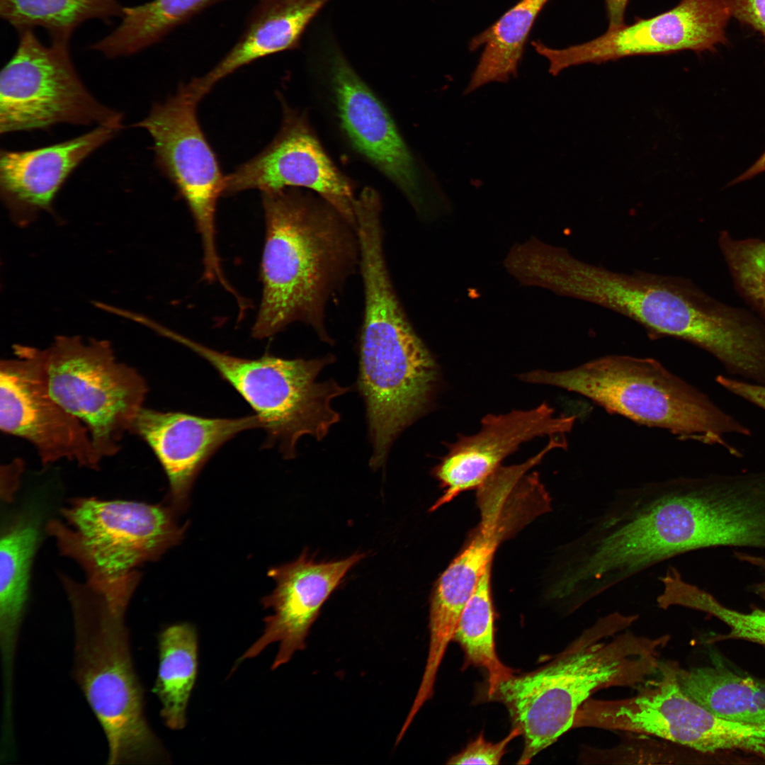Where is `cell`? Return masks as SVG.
Here are the masks:
<instances>
[{"mask_svg": "<svg viewBox=\"0 0 765 765\" xmlns=\"http://www.w3.org/2000/svg\"><path fill=\"white\" fill-rule=\"evenodd\" d=\"M262 295L251 334L264 339L301 322L332 344L327 308L360 268L356 226L299 188L262 192Z\"/></svg>", "mask_w": 765, "mask_h": 765, "instance_id": "6da1fadb", "label": "cell"}, {"mask_svg": "<svg viewBox=\"0 0 765 765\" xmlns=\"http://www.w3.org/2000/svg\"><path fill=\"white\" fill-rule=\"evenodd\" d=\"M636 614L599 618L542 667L514 674L489 698L503 703L523 737L518 764H526L572 729L577 712L594 693L637 688L659 671L669 636L646 637L628 630Z\"/></svg>", "mask_w": 765, "mask_h": 765, "instance_id": "7a4b0ae2", "label": "cell"}, {"mask_svg": "<svg viewBox=\"0 0 765 765\" xmlns=\"http://www.w3.org/2000/svg\"><path fill=\"white\" fill-rule=\"evenodd\" d=\"M361 273L364 307L358 387L373 446L370 465L377 468L398 435L426 408L437 368L402 307L387 261L369 259Z\"/></svg>", "mask_w": 765, "mask_h": 765, "instance_id": "3957f363", "label": "cell"}, {"mask_svg": "<svg viewBox=\"0 0 765 765\" xmlns=\"http://www.w3.org/2000/svg\"><path fill=\"white\" fill-rule=\"evenodd\" d=\"M520 379L577 393L610 412L681 439L720 446L735 457L742 453L728 436L752 434L708 395L650 358L608 355L565 370H533Z\"/></svg>", "mask_w": 765, "mask_h": 765, "instance_id": "277c9868", "label": "cell"}, {"mask_svg": "<svg viewBox=\"0 0 765 765\" xmlns=\"http://www.w3.org/2000/svg\"><path fill=\"white\" fill-rule=\"evenodd\" d=\"M74 674L105 733L108 764L164 763L166 753L144 712L125 616L90 591L72 592Z\"/></svg>", "mask_w": 765, "mask_h": 765, "instance_id": "5b68a950", "label": "cell"}, {"mask_svg": "<svg viewBox=\"0 0 765 765\" xmlns=\"http://www.w3.org/2000/svg\"><path fill=\"white\" fill-rule=\"evenodd\" d=\"M137 502L74 500L62 513L67 523L52 521L49 533L64 555L76 560L89 591L115 614L123 615L139 580L135 568L159 557L183 539L174 511Z\"/></svg>", "mask_w": 765, "mask_h": 765, "instance_id": "8992f818", "label": "cell"}, {"mask_svg": "<svg viewBox=\"0 0 765 765\" xmlns=\"http://www.w3.org/2000/svg\"><path fill=\"white\" fill-rule=\"evenodd\" d=\"M545 281L557 295L611 310L652 336L677 338L703 350L713 346L725 328L722 302L683 278L615 272L582 261L562 248L550 261Z\"/></svg>", "mask_w": 765, "mask_h": 765, "instance_id": "52a82bcc", "label": "cell"}, {"mask_svg": "<svg viewBox=\"0 0 765 765\" xmlns=\"http://www.w3.org/2000/svg\"><path fill=\"white\" fill-rule=\"evenodd\" d=\"M167 337L205 359L245 400L266 432V446L277 444L286 458L295 455L305 435L321 440L339 421L332 401L348 390L334 380L317 377L334 356L305 360L266 354L243 358L220 353L171 330Z\"/></svg>", "mask_w": 765, "mask_h": 765, "instance_id": "ba28073f", "label": "cell"}, {"mask_svg": "<svg viewBox=\"0 0 765 765\" xmlns=\"http://www.w3.org/2000/svg\"><path fill=\"white\" fill-rule=\"evenodd\" d=\"M320 57L329 107L347 144L395 185L420 217L431 221L449 215L450 200L339 47L327 45Z\"/></svg>", "mask_w": 765, "mask_h": 765, "instance_id": "9c48e42d", "label": "cell"}, {"mask_svg": "<svg viewBox=\"0 0 765 765\" xmlns=\"http://www.w3.org/2000/svg\"><path fill=\"white\" fill-rule=\"evenodd\" d=\"M40 353L52 397L86 425L101 459L117 453L143 407L145 380L107 340L57 336Z\"/></svg>", "mask_w": 765, "mask_h": 765, "instance_id": "30bf717a", "label": "cell"}, {"mask_svg": "<svg viewBox=\"0 0 765 765\" xmlns=\"http://www.w3.org/2000/svg\"><path fill=\"white\" fill-rule=\"evenodd\" d=\"M0 73V132L45 130L58 124L121 129L123 114L98 101L72 62L69 41L45 45L31 29Z\"/></svg>", "mask_w": 765, "mask_h": 765, "instance_id": "8fae6325", "label": "cell"}, {"mask_svg": "<svg viewBox=\"0 0 765 765\" xmlns=\"http://www.w3.org/2000/svg\"><path fill=\"white\" fill-rule=\"evenodd\" d=\"M630 697L589 698L579 708L572 729L599 728L647 734L701 752L745 749L749 725L720 718L689 698L679 687L670 662Z\"/></svg>", "mask_w": 765, "mask_h": 765, "instance_id": "7c38bea8", "label": "cell"}, {"mask_svg": "<svg viewBox=\"0 0 765 765\" xmlns=\"http://www.w3.org/2000/svg\"><path fill=\"white\" fill-rule=\"evenodd\" d=\"M198 103L180 86L176 94L155 103L135 126L151 135L157 166L193 217L202 240L204 278L223 285L227 281L217 251L215 220L225 176L198 120Z\"/></svg>", "mask_w": 765, "mask_h": 765, "instance_id": "4fadbf2b", "label": "cell"}, {"mask_svg": "<svg viewBox=\"0 0 765 765\" xmlns=\"http://www.w3.org/2000/svg\"><path fill=\"white\" fill-rule=\"evenodd\" d=\"M15 357L0 363V428L36 449L44 465L67 459L98 468L96 452L86 425L49 392L40 348L13 346Z\"/></svg>", "mask_w": 765, "mask_h": 765, "instance_id": "5bb4252c", "label": "cell"}, {"mask_svg": "<svg viewBox=\"0 0 765 765\" xmlns=\"http://www.w3.org/2000/svg\"><path fill=\"white\" fill-rule=\"evenodd\" d=\"M731 17L724 0H681L674 8L645 19L608 30L589 41L562 49L533 42L536 51L549 62L556 76L583 64H601L637 55L670 54L684 50L714 52L727 42Z\"/></svg>", "mask_w": 765, "mask_h": 765, "instance_id": "9a60e30c", "label": "cell"}, {"mask_svg": "<svg viewBox=\"0 0 765 765\" xmlns=\"http://www.w3.org/2000/svg\"><path fill=\"white\" fill-rule=\"evenodd\" d=\"M302 187L356 224L351 182L327 155L305 115L285 106L278 135L261 152L225 176L224 193Z\"/></svg>", "mask_w": 765, "mask_h": 765, "instance_id": "2e32d148", "label": "cell"}, {"mask_svg": "<svg viewBox=\"0 0 765 765\" xmlns=\"http://www.w3.org/2000/svg\"><path fill=\"white\" fill-rule=\"evenodd\" d=\"M365 554L354 553L339 560L317 562L305 550L294 561L272 567L268 575L276 582L272 593L262 603L273 614L264 618L262 635L240 657V663L259 654L271 643L279 648L272 669L288 662L305 648L306 640L320 609L347 572Z\"/></svg>", "mask_w": 765, "mask_h": 765, "instance_id": "e0dca14e", "label": "cell"}, {"mask_svg": "<svg viewBox=\"0 0 765 765\" xmlns=\"http://www.w3.org/2000/svg\"><path fill=\"white\" fill-rule=\"evenodd\" d=\"M575 421V416H555L545 402L528 410L485 416L481 429L449 444L447 454L434 468L433 475L445 492L431 510L464 491L479 488L521 443L538 436L563 435Z\"/></svg>", "mask_w": 765, "mask_h": 765, "instance_id": "ac0fdd59", "label": "cell"}, {"mask_svg": "<svg viewBox=\"0 0 765 765\" xmlns=\"http://www.w3.org/2000/svg\"><path fill=\"white\" fill-rule=\"evenodd\" d=\"M261 427L256 415L235 419L209 418L144 407L132 433L152 450L169 483L172 506L186 509L193 484L210 457L237 434Z\"/></svg>", "mask_w": 765, "mask_h": 765, "instance_id": "d6986e66", "label": "cell"}, {"mask_svg": "<svg viewBox=\"0 0 765 765\" xmlns=\"http://www.w3.org/2000/svg\"><path fill=\"white\" fill-rule=\"evenodd\" d=\"M120 129L96 126L72 139L23 151L1 149L0 196L11 220L26 227L52 212L55 198L72 172Z\"/></svg>", "mask_w": 765, "mask_h": 765, "instance_id": "ffe728a7", "label": "cell"}, {"mask_svg": "<svg viewBox=\"0 0 765 765\" xmlns=\"http://www.w3.org/2000/svg\"><path fill=\"white\" fill-rule=\"evenodd\" d=\"M481 521L470 543L440 576L433 590L429 611V645L426 665L440 667L460 615L494 552L506 533L504 509L507 494L491 489L480 494Z\"/></svg>", "mask_w": 765, "mask_h": 765, "instance_id": "44dd1931", "label": "cell"}, {"mask_svg": "<svg viewBox=\"0 0 765 765\" xmlns=\"http://www.w3.org/2000/svg\"><path fill=\"white\" fill-rule=\"evenodd\" d=\"M332 0H258L242 34L208 72L184 84L200 101L219 81L262 57L299 47L306 28Z\"/></svg>", "mask_w": 765, "mask_h": 765, "instance_id": "7402d4cb", "label": "cell"}, {"mask_svg": "<svg viewBox=\"0 0 765 765\" xmlns=\"http://www.w3.org/2000/svg\"><path fill=\"white\" fill-rule=\"evenodd\" d=\"M40 518L26 510L4 528L0 542V642L4 684L12 685L13 660L28 599Z\"/></svg>", "mask_w": 765, "mask_h": 765, "instance_id": "603a6c76", "label": "cell"}, {"mask_svg": "<svg viewBox=\"0 0 765 765\" xmlns=\"http://www.w3.org/2000/svg\"><path fill=\"white\" fill-rule=\"evenodd\" d=\"M670 664L681 689L710 713L735 722L765 724V683L720 664L688 669Z\"/></svg>", "mask_w": 765, "mask_h": 765, "instance_id": "cb8c5ba5", "label": "cell"}, {"mask_svg": "<svg viewBox=\"0 0 765 765\" xmlns=\"http://www.w3.org/2000/svg\"><path fill=\"white\" fill-rule=\"evenodd\" d=\"M548 0H521L492 26L475 36L471 50L484 46L464 95L490 82H506L517 74L528 35Z\"/></svg>", "mask_w": 765, "mask_h": 765, "instance_id": "d4e9b609", "label": "cell"}, {"mask_svg": "<svg viewBox=\"0 0 765 765\" xmlns=\"http://www.w3.org/2000/svg\"><path fill=\"white\" fill-rule=\"evenodd\" d=\"M198 671V637L188 623L165 628L159 636V668L153 692L161 717L174 730L186 725V709Z\"/></svg>", "mask_w": 765, "mask_h": 765, "instance_id": "484cf974", "label": "cell"}, {"mask_svg": "<svg viewBox=\"0 0 765 765\" xmlns=\"http://www.w3.org/2000/svg\"><path fill=\"white\" fill-rule=\"evenodd\" d=\"M215 0H152L124 6L122 21L91 46L108 58L137 53L162 40Z\"/></svg>", "mask_w": 765, "mask_h": 765, "instance_id": "4316f807", "label": "cell"}, {"mask_svg": "<svg viewBox=\"0 0 765 765\" xmlns=\"http://www.w3.org/2000/svg\"><path fill=\"white\" fill-rule=\"evenodd\" d=\"M120 0H0V16L18 31L41 27L52 40L69 41L86 21L121 17Z\"/></svg>", "mask_w": 765, "mask_h": 765, "instance_id": "83f0119b", "label": "cell"}, {"mask_svg": "<svg viewBox=\"0 0 765 765\" xmlns=\"http://www.w3.org/2000/svg\"><path fill=\"white\" fill-rule=\"evenodd\" d=\"M490 565L482 574L458 622L453 640L463 648L467 661L484 670L488 698L514 672L497 656L494 640V617L491 596Z\"/></svg>", "mask_w": 765, "mask_h": 765, "instance_id": "f1b7e54d", "label": "cell"}, {"mask_svg": "<svg viewBox=\"0 0 765 765\" xmlns=\"http://www.w3.org/2000/svg\"><path fill=\"white\" fill-rule=\"evenodd\" d=\"M720 250L736 290L765 322V239L719 234Z\"/></svg>", "mask_w": 765, "mask_h": 765, "instance_id": "f546056e", "label": "cell"}, {"mask_svg": "<svg viewBox=\"0 0 765 765\" xmlns=\"http://www.w3.org/2000/svg\"><path fill=\"white\" fill-rule=\"evenodd\" d=\"M740 560L747 562L761 569L764 579L750 586V589L765 600V557L742 552H735ZM689 608L708 613L724 623L730 629L720 640L742 639L765 645V610L754 608L741 612L725 606L710 593L700 587L693 588L688 595Z\"/></svg>", "mask_w": 765, "mask_h": 765, "instance_id": "4dcf8cb0", "label": "cell"}, {"mask_svg": "<svg viewBox=\"0 0 765 765\" xmlns=\"http://www.w3.org/2000/svg\"><path fill=\"white\" fill-rule=\"evenodd\" d=\"M520 730L514 727L505 738L497 742L487 741L481 733L474 741L447 761L448 764H498L506 753L509 744L521 736Z\"/></svg>", "mask_w": 765, "mask_h": 765, "instance_id": "1f68e13d", "label": "cell"}, {"mask_svg": "<svg viewBox=\"0 0 765 765\" xmlns=\"http://www.w3.org/2000/svg\"><path fill=\"white\" fill-rule=\"evenodd\" d=\"M724 1L731 16L759 31L765 41V0Z\"/></svg>", "mask_w": 765, "mask_h": 765, "instance_id": "d6a6232c", "label": "cell"}, {"mask_svg": "<svg viewBox=\"0 0 765 765\" xmlns=\"http://www.w3.org/2000/svg\"><path fill=\"white\" fill-rule=\"evenodd\" d=\"M716 383L727 392L765 412V385L735 378L725 374H719Z\"/></svg>", "mask_w": 765, "mask_h": 765, "instance_id": "836d02e7", "label": "cell"}, {"mask_svg": "<svg viewBox=\"0 0 765 765\" xmlns=\"http://www.w3.org/2000/svg\"><path fill=\"white\" fill-rule=\"evenodd\" d=\"M629 0H605L608 28H614L625 24V13Z\"/></svg>", "mask_w": 765, "mask_h": 765, "instance_id": "e575fe53", "label": "cell"}, {"mask_svg": "<svg viewBox=\"0 0 765 765\" xmlns=\"http://www.w3.org/2000/svg\"><path fill=\"white\" fill-rule=\"evenodd\" d=\"M763 171H765V152L752 166L735 178L732 184L744 181Z\"/></svg>", "mask_w": 765, "mask_h": 765, "instance_id": "d590c367", "label": "cell"}]
</instances>
